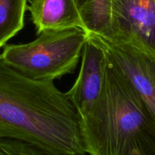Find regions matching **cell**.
<instances>
[{
	"instance_id": "obj_8",
	"label": "cell",
	"mask_w": 155,
	"mask_h": 155,
	"mask_svg": "<svg viewBox=\"0 0 155 155\" xmlns=\"http://www.w3.org/2000/svg\"><path fill=\"white\" fill-rule=\"evenodd\" d=\"M29 0H0V49L25 27Z\"/></svg>"
},
{
	"instance_id": "obj_5",
	"label": "cell",
	"mask_w": 155,
	"mask_h": 155,
	"mask_svg": "<svg viewBox=\"0 0 155 155\" xmlns=\"http://www.w3.org/2000/svg\"><path fill=\"white\" fill-rule=\"evenodd\" d=\"M133 87L155 117V57L124 43L88 34Z\"/></svg>"
},
{
	"instance_id": "obj_1",
	"label": "cell",
	"mask_w": 155,
	"mask_h": 155,
	"mask_svg": "<svg viewBox=\"0 0 155 155\" xmlns=\"http://www.w3.org/2000/svg\"><path fill=\"white\" fill-rule=\"evenodd\" d=\"M0 138L31 143L52 155H86L79 116L54 81H38L0 54Z\"/></svg>"
},
{
	"instance_id": "obj_9",
	"label": "cell",
	"mask_w": 155,
	"mask_h": 155,
	"mask_svg": "<svg viewBox=\"0 0 155 155\" xmlns=\"http://www.w3.org/2000/svg\"><path fill=\"white\" fill-rule=\"evenodd\" d=\"M87 34L106 36L110 28L111 0H76Z\"/></svg>"
},
{
	"instance_id": "obj_2",
	"label": "cell",
	"mask_w": 155,
	"mask_h": 155,
	"mask_svg": "<svg viewBox=\"0 0 155 155\" xmlns=\"http://www.w3.org/2000/svg\"><path fill=\"white\" fill-rule=\"evenodd\" d=\"M79 125L90 155H155L154 116L107 56L102 91Z\"/></svg>"
},
{
	"instance_id": "obj_10",
	"label": "cell",
	"mask_w": 155,
	"mask_h": 155,
	"mask_svg": "<svg viewBox=\"0 0 155 155\" xmlns=\"http://www.w3.org/2000/svg\"><path fill=\"white\" fill-rule=\"evenodd\" d=\"M0 155H52L31 143L10 138H0Z\"/></svg>"
},
{
	"instance_id": "obj_7",
	"label": "cell",
	"mask_w": 155,
	"mask_h": 155,
	"mask_svg": "<svg viewBox=\"0 0 155 155\" xmlns=\"http://www.w3.org/2000/svg\"><path fill=\"white\" fill-rule=\"evenodd\" d=\"M28 11L37 35L44 31L70 28L87 33L76 0H29Z\"/></svg>"
},
{
	"instance_id": "obj_6",
	"label": "cell",
	"mask_w": 155,
	"mask_h": 155,
	"mask_svg": "<svg viewBox=\"0 0 155 155\" xmlns=\"http://www.w3.org/2000/svg\"><path fill=\"white\" fill-rule=\"evenodd\" d=\"M107 56L102 48L87 38L81 58V67L72 87L65 92L79 119L87 115L102 91Z\"/></svg>"
},
{
	"instance_id": "obj_4",
	"label": "cell",
	"mask_w": 155,
	"mask_h": 155,
	"mask_svg": "<svg viewBox=\"0 0 155 155\" xmlns=\"http://www.w3.org/2000/svg\"><path fill=\"white\" fill-rule=\"evenodd\" d=\"M103 37L155 57V0H111L110 28Z\"/></svg>"
},
{
	"instance_id": "obj_3",
	"label": "cell",
	"mask_w": 155,
	"mask_h": 155,
	"mask_svg": "<svg viewBox=\"0 0 155 155\" xmlns=\"http://www.w3.org/2000/svg\"><path fill=\"white\" fill-rule=\"evenodd\" d=\"M88 34L81 28L49 30L26 44H5L1 57L27 77L54 81L74 73Z\"/></svg>"
}]
</instances>
